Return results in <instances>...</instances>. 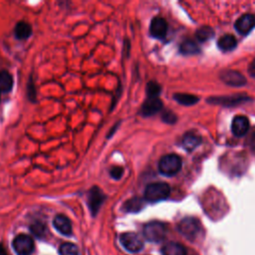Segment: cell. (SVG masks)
<instances>
[{"label": "cell", "instance_id": "obj_29", "mask_svg": "<svg viewBox=\"0 0 255 255\" xmlns=\"http://www.w3.org/2000/svg\"><path fill=\"white\" fill-rule=\"evenodd\" d=\"M248 144L250 146V148L255 152V129L252 131L249 140H248Z\"/></svg>", "mask_w": 255, "mask_h": 255}, {"label": "cell", "instance_id": "obj_28", "mask_svg": "<svg viewBox=\"0 0 255 255\" xmlns=\"http://www.w3.org/2000/svg\"><path fill=\"white\" fill-rule=\"evenodd\" d=\"M175 116L171 113V112H167L163 115V121L166 122V123H169V124H171V123H174L175 122Z\"/></svg>", "mask_w": 255, "mask_h": 255}, {"label": "cell", "instance_id": "obj_8", "mask_svg": "<svg viewBox=\"0 0 255 255\" xmlns=\"http://www.w3.org/2000/svg\"><path fill=\"white\" fill-rule=\"evenodd\" d=\"M249 120L247 117L239 115L235 116L232 120L231 131L236 137H243L247 134L249 130Z\"/></svg>", "mask_w": 255, "mask_h": 255}, {"label": "cell", "instance_id": "obj_11", "mask_svg": "<svg viewBox=\"0 0 255 255\" xmlns=\"http://www.w3.org/2000/svg\"><path fill=\"white\" fill-rule=\"evenodd\" d=\"M234 26L240 34L246 35L255 27V16L252 14H243L236 20Z\"/></svg>", "mask_w": 255, "mask_h": 255}, {"label": "cell", "instance_id": "obj_16", "mask_svg": "<svg viewBox=\"0 0 255 255\" xmlns=\"http://www.w3.org/2000/svg\"><path fill=\"white\" fill-rule=\"evenodd\" d=\"M236 45H237L236 38L230 34L221 36L217 42L218 48L222 51H230V50L234 49L236 47Z\"/></svg>", "mask_w": 255, "mask_h": 255}, {"label": "cell", "instance_id": "obj_24", "mask_svg": "<svg viewBox=\"0 0 255 255\" xmlns=\"http://www.w3.org/2000/svg\"><path fill=\"white\" fill-rule=\"evenodd\" d=\"M30 230L31 232L38 238H42L45 236L46 233V225L44 223H42L41 221H36L33 224H31L30 226Z\"/></svg>", "mask_w": 255, "mask_h": 255}, {"label": "cell", "instance_id": "obj_20", "mask_svg": "<svg viewBox=\"0 0 255 255\" xmlns=\"http://www.w3.org/2000/svg\"><path fill=\"white\" fill-rule=\"evenodd\" d=\"M173 98L179 104L184 105V106L195 105L199 101L198 97H196L194 95H188V94H175Z\"/></svg>", "mask_w": 255, "mask_h": 255}, {"label": "cell", "instance_id": "obj_22", "mask_svg": "<svg viewBox=\"0 0 255 255\" xmlns=\"http://www.w3.org/2000/svg\"><path fill=\"white\" fill-rule=\"evenodd\" d=\"M196 36H197L199 41L206 42V41H209L210 39H212L214 36V32H213L212 28H211L209 26H204L197 31Z\"/></svg>", "mask_w": 255, "mask_h": 255}, {"label": "cell", "instance_id": "obj_13", "mask_svg": "<svg viewBox=\"0 0 255 255\" xmlns=\"http://www.w3.org/2000/svg\"><path fill=\"white\" fill-rule=\"evenodd\" d=\"M201 144H202L201 136H199L193 132L186 133L182 138V147L187 152H193Z\"/></svg>", "mask_w": 255, "mask_h": 255}, {"label": "cell", "instance_id": "obj_5", "mask_svg": "<svg viewBox=\"0 0 255 255\" xmlns=\"http://www.w3.org/2000/svg\"><path fill=\"white\" fill-rule=\"evenodd\" d=\"M120 241L126 250L133 253H137L141 251L144 247L143 240L138 234L134 232L123 233L120 237Z\"/></svg>", "mask_w": 255, "mask_h": 255}, {"label": "cell", "instance_id": "obj_4", "mask_svg": "<svg viewBox=\"0 0 255 255\" xmlns=\"http://www.w3.org/2000/svg\"><path fill=\"white\" fill-rule=\"evenodd\" d=\"M201 223L198 219L193 217H186L178 224L179 232L189 240H195L201 233Z\"/></svg>", "mask_w": 255, "mask_h": 255}, {"label": "cell", "instance_id": "obj_26", "mask_svg": "<svg viewBox=\"0 0 255 255\" xmlns=\"http://www.w3.org/2000/svg\"><path fill=\"white\" fill-rule=\"evenodd\" d=\"M124 173V169L121 167H113L110 170V174L114 179H120Z\"/></svg>", "mask_w": 255, "mask_h": 255}, {"label": "cell", "instance_id": "obj_27", "mask_svg": "<svg viewBox=\"0 0 255 255\" xmlns=\"http://www.w3.org/2000/svg\"><path fill=\"white\" fill-rule=\"evenodd\" d=\"M27 91H28V98H29L32 102H34V101H35V98H36V91H35V89H34V86H33V82H32V81H30V83H29V85H28Z\"/></svg>", "mask_w": 255, "mask_h": 255}, {"label": "cell", "instance_id": "obj_7", "mask_svg": "<svg viewBox=\"0 0 255 255\" xmlns=\"http://www.w3.org/2000/svg\"><path fill=\"white\" fill-rule=\"evenodd\" d=\"M12 245L17 255H30L34 250V241L31 236L26 234L17 235Z\"/></svg>", "mask_w": 255, "mask_h": 255}, {"label": "cell", "instance_id": "obj_12", "mask_svg": "<svg viewBox=\"0 0 255 255\" xmlns=\"http://www.w3.org/2000/svg\"><path fill=\"white\" fill-rule=\"evenodd\" d=\"M53 225L56 228V230L63 235L69 236L72 234V223L70 219L65 215L63 214L56 215L53 220Z\"/></svg>", "mask_w": 255, "mask_h": 255}, {"label": "cell", "instance_id": "obj_15", "mask_svg": "<svg viewBox=\"0 0 255 255\" xmlns=\"http://www.w3.org/2000/svg\"><path fill=\"white\" fill-rule=\"evenodd\" d=\"M14 34H15L17 39L25 40V39H27V38H29L31 36V34H32V27L30 26V24H28V23H26L24 21L18 22L17 25L15 26Z\"/></svg>", "mask_w": 255, "mask_h": 255}, {"label": "cell", "instance_id": "obj_17", "mask_svg": "<svg viewBox=\"0 0 255 255\" xmlns=\"http://www.w3.org/2000/svg\"><path fill=\"white\" fill-rule=\"evenodd\" d=\"M13 86L12 76L7 71H0V92H10Z\"/></svg>", "mask_w": 255, "mask_h": 255}, {"label": "cell", "instance_id": "obj_21", "mask_svg": "<svg viewBox=\"0 0 255 255\" xmlns=\"http://www.w3.org/2000/svg\"><path fill=\"white\" fill-rule=\"evenodd\" d=\"M199 51H200V49H199L197 43H195L194 41L186 40V41L182 42L180 45V52L185 55L197 54V53H199Z\"/></svg>", "mask_w": 255, "mask_h": 255}, {"label": "cell", "instance_id": "obj_19", "mask_svg": "<svg viewBox=\"0 0 255 255\" xmlns=\"http://www.w3.org/2000/svg\"><path fill=\"white\" fill-rule=\"evenodd\" d=\"M222 79L229 85H242L245 83L244 78L235 71H228L222 74Z\"/></svg>", "mask_w": 255, "mask_h": 255}, {"label": "cell", "instance_id": "obj_30", "mask_svg": "<svg viewBox=\"0 0 255 255\" xmlns=\"http://www.w3.org/2000/svg\"><path fill=\"white\" fill-rule=\"evenodd\" d=\"M249 73L251 74V76L255 77V59L253 60V62L251 63V65L249 67Z\"/></svg>", "mask_w": 255, "mask_h": 255}, {"label": "cell", "instance_id": "obj_2", "mask_svg": "<svg viewBox=\"0 0 255 255\" xmlns=\"http://www.w3.org/2000/svg\"><path fill=\"white\" fill-rule=\"evenodd\" d=\"M182 166L180 157L175 154H170L164 156L159 163V170L162 174L167 176H172L176 174Z\"/></svg>", "mask_w": 255, "mask_h": 255}, {"label": "cell", "instance_id": "obj_18", "mask_svg": "<svg viewBox=\"0 0 255 255\" xmlns=\"http://www.w3.org/2000/svg\"><path fill=\"white\" fill-rule=\"evenodd\" d=\"M144 207V201L140 198H133L124 204V210L127 212H139Z\"/></svg>", "mask_w": 255, "mask_h": 255}, {"label": "cell", "instance_id": "obj_9", "mask_svg": "<svg viewBox=\"0 0 255 255\" xmlns=\"http://www.w3.org/2000/svg\"><path fill=\"white\" fill-rule=\"evenodd\" d=\"M163 109V102L159 97H148L147 100L144 102L141 113L145 117H150Z\"/></svg>", "mask_w": 255, "mask_h": 255}, {"label": "cell", "instance_id": "obj_25", "mask_svg": "<svg viewBox=\"0 0 255 255\" xmlns=\"http://www.w3.org/2000/svg\"><path fill=\"white\" fill-rule=\"evenodd\" d=\"M161 93V86L156 82H150L147 85L148 97H159Z\"/></svg>", "mask_w": 255, "mask_h": 255}, {"label": "cell", "instance_id": "obj_6", "mask_svg": "<svg viewBox=\"0 0 255 255\" xmlns=\"http://www.w3.org/2000/svg\"><path fill=\"white\" fill-rule=\"evenodd\" d=\"M106 200V196L98 186H93L88 194V207L93 216H96Z\"/></svg>", "mask_w": 255, "mask_h": 255}, {"label": "cell", "instance_id": "obj_23", "mask_svg": "<svg viewBox=\"0 0 255 255\" xmlns=\"http://www.w3.org/2000/svg\"><path fill=\"white\" fill-rule=\"evenodd\" d=\"M59 253L60 255H79V249L75 244L65 242L60 246Z\"/></svg>", "mask_w": 255, "mask_h": 255}, {"label": "cell", "instance_id": "obj_31", "mask_svg": "<svg viewBox=\"0 0 255 255\" xmlns=\"http://www.w3.org/2000/svg\"><path fill=\"white\" fill-rule=\"evenodd\" d=\"M0 255H6V252H5V249L0 245Z\"/></svg>", "mask_w": 255, "mask_h": 255}, {"label": "cell", "instance_id": "obj_14", "mask_svg": "<svg viewBox=\"0 0 255 255\" xmlns=\"http://www.w3.org/2000/svg\"><path fill=\"white\" fill-rule=\"evenodd\" d=\"M164 255H186V249L183 245L176 242H169L162 248Z\"/></svg>", "mask_w": 255, "mask_h": 255}, {"label": "cell", "instance_id": "obj_10", "mask_svg": "<svg viewBox=\"0 0 255 255\" xmlns=\"http://www.w3.org/2000/svg\"><path fill=\"white\" fill-rule=\"evenodd\" d=\"M168 32V23L163 17H155L150 25V33L157 39H164Z\"/></svg>", "mask_w": 255, "mask_h": 255}, {"label": "cell", "instance_id": "obj_3", "mask_svg": "<svg viewBox=\"0 0 255 255\" xmlns=\"http://www.w3.org/2000/svg\"><path fill=\"white\" fill-rule=\"evenodd\" d=\"M167 234V226L163 222L152 221L145 225L144 236L151 242H161Z\"/></svg>", "mask_w": 255, "mask_h": 255}, {"label": "cell", "instance_id": "obj_1", "mask_svg": "<svg viewBox=\"0 0 255 255\" xmlns=\"http://www.w3.org/2000/svg\"><path fill=\"white\" fill-rule=\"evenodd\" d=\"M170 195V187L166 182H154L145 190V200L149 203H159L167 200Z\"/></svg>", "mask_w": 255, "mask_h": 255}]
</instances>
